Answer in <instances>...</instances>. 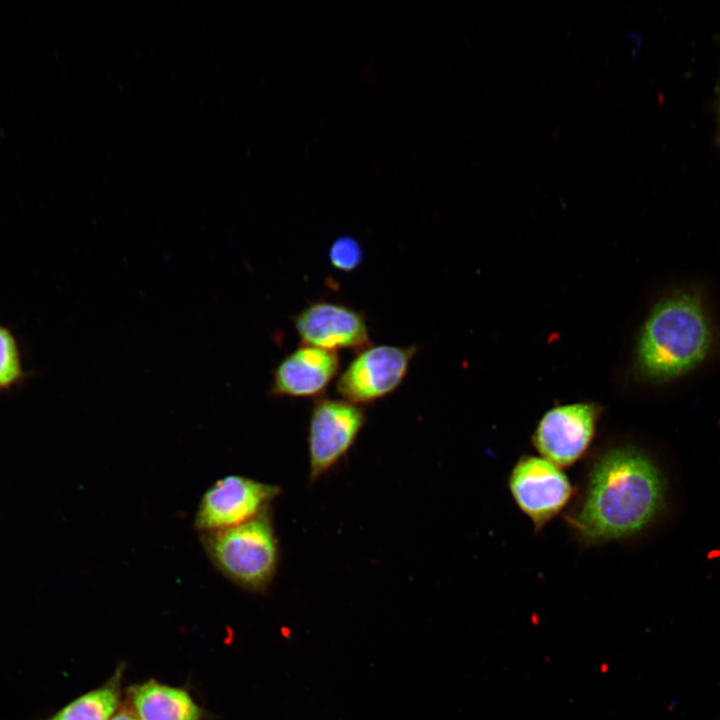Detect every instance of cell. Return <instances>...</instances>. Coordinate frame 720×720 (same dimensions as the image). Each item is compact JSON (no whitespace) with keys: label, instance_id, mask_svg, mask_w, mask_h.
Returning a JSON list of instances; mask_svg holds the SVG:
<instances>
[{"label":"cell","instance_id":"1","mask_svg":"<svg viewBox=\"0 0 720 720\" xmlns=\"http://www.w3.org/2000/svg\"><path fill=\"white\" fill-rule=\"evenodd\" d=\"M665 489L647 454L632 446L612 449L593 466L581 507L570 522L587 543L631 536L661 511Z\"/></svg>","mask_w":720,"mask_h":720},{"label":"cell","instance_id":"2","mask_svg":"<svg viewBox=\"0 0 720 720\" xmlns=\"http://www.w3.org/2000/svg\"><path fill=\"white\" fill-rule=\"evenodd\" d=\"M717 344L704 289L681 285L655 303L643 323L636 344L637 374L656 384L674 382L705 365Z\"/></svg>","mask_w":720,"mask_h":720},{"label":"cell","instance_id":"3","mask_svg":"<svg viewBox=\"0 0 720 720\" xmlns=\"http://www.w3.org/2000/svg\"><path fill=\"white\" fill-rule=\"evenodd\" d=\"M213 565L234 584L265 591L278 567V542L267 510L238 526L201 533Z\"/></svg>","mask_w":720,"mask_h":720},{"label":"cell","instance_id":"4","mask_svg":"<svg viewBox=\"0 0 720 720\" xmlns=\"http://www.w3.org/2000/svg\"><path fill=\"white\" fill-rule=\"evenodd\" d=\"M280 487L245 476L229 475L214 482L203 494L194 517L201 533L238 526L267 510Z\"/></svg>","mask_w":720,"mask_h":720},{"label":"cell","instance_id":"5","mask_svg":"<svg viewBox=\"0 0 720 720\" xmlns=\"http://www.w3.org/2000/svg\"><path fill=\"white\" fill-rule=\"evenodd\" d=\"M416 353V346L364 348L340 375L337 391L343 399L357 405L379 400L400 386Z\"/></svg>","mask_w":720,"mask_h":720},{"label":"cell","instance_id":"6","mask_svg":"<svg viewBox=\"0 0 720 720\" xmlns=\"http://www.w3.org/2000/svg\"><path fill=\"white\" fill-rule=\"evenodd\" d=\"M365 423L364 410L346 400L320 399L308 428L309 480L316 481L349 451Z\"/></svg>","mask_w":720,"mask_h":720},{"label":"cell","instance_id":"7","mask_svg":"<svg viewBox=\"0 0 720 720\" xmlns=\"http://www.w3.org/2000/svg\"><path fill=\"white\" fill-rule=\"evenodd\" d=\"M600 408L593 403L554 407L539 421L533 442L539 453L556 466L579 460L594 437Z\"/></svg>","mask_w":720,"mask_h":720},{"label":"cell","instance_id":"8","mask_svg":"<svg viewBox=\"0 0 720 720\" xmlns=\"http://www.w3.org/2000/svg\"><path fill=\"white\" fill-rule=\"evenodd\" d=\"M509 488L516 504L537 528L556 516L572 494L571 484L558 466L533 456H524L515 464Z\"/></svg>","mask_w":720,"mask_h":720},{"label":"cell","instance_id":"9","mask_svg":"<svg viewBox=\"0 0 720 720\" xmlns=\"http://www.w3.org/2000/svg\"><path fill=\"white\" fill-rule=\"evenodd\" d=\"M303 345L326 350H362L371 346L364 314L348 306L314 302L293 317Z\"/></svg>","mask_w":720,"mask_h":720},{"label":"cell","instance_id":"10","mask_svg":"<svg viewBox=\"0 0 720 720\" xmlns=\"http://www.w3.org/2000/svg\"><path fill=\"white\" fill-rule=\"evenodd\" d=\"M340 367L336 351L303 345L273 370V396L314 397L323 393Z\"/></svg>","mask_w":720,"mask_h":720},{"label":"cell","instance_id":"11","mask_svg":"<svg viewBox=\"0 0 720 720\" xmlns=\"http://www.w3.org/2000/svg\"><path fill=\"white\" fill-rule=\"evenodd\" d=\"M132 711L140 720H204L208 714L190 693L154 679L128 689Z\"/></svg>","mask_w":720,"mask_h":720},{"label":"cell","instance_id":"12","mask_svg":"<svg viewBox=\"0 0 720 720\" xmlns=\"http://www.w3.org/2000/svg\"><path fill=\"white\" fill-rule=\"evenodd\" d=\"M123 673L124 665H119L102 686L77 697L46 720H109L119 708Z\"/></svg>","mask_w":720,"mask_h":720},{"label":"cell","instance_id":"13","mask_svg":"<svg viewBox=\"0 0 720 720\" xmlns=\"http://www.w3.org/2000/svg\"><path fill=\"white\" fill-rule=\"evenodd\" d=\"M328 256L334 268L351 272L362 262L363 250L358 240L351 236H342L332 243Z\"/></svg>","mask_w":720,"mask_h":720},{"label":"cell","instance_id":"14","mask_svg":"<svg viewBox=\"0 0 720 720\" xmlns=\"http://www.w3.org/2000/svg\"><path fill=\"white\" fill-rule=\"evenodd\" d=\"M20 374L18 352L12 336L0 327V386L14 381Z\"/></svg>","mask_w":720,"mask_h":720},{"label":"cell","instance_id":"15","mask_svg":"<svg viewBox=\"0 0 720 720\" xmlns=\"http://www.w3.org/2000/svg\"><path fill=\"white\" fill-rule=\"evenodd\" d=\"M109 720H140L136 714L129 709H122L116 712Z\"/></svg>","mask_w":720,"mask_h":720}]
</instances>
